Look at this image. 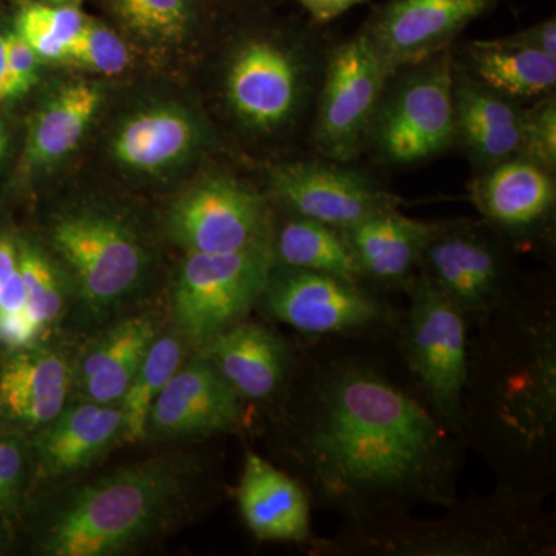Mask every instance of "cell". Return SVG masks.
<instances>
[{
	"label": "cell",
	"mask_w": 556,
	"mask_h": 556,
	"mask_svg": "<svg viewBox=\"0 0 556 556\" xmlns=\"http://www.w3.org/2000/svg\"><path fill=\"white\" fill-rule=\"evenodd\" d=\"M257 309L299 338L394 336L404 308L390 295L342 278L274 265Z\"/></svg>",
	"instance_id": "obj_8"
},
{
	"label": "cell",
	"mask_w": 556,
	"mask_h": 556,
	"mask_svg": "<svg viewBox=\"0 0 556 556\" xmlns=\"http://www.w3.org/2000/svg\"><path fill=\"white\" fill-rule=\"evenodd\" d=\"M346 164L328 159L278 163L269 169L268 199L277 211L339 230L401 206V197Z\"/></svg>",
	"instance_id": "obj_14"
},
{
	"label": "cell",
	"mask_w": 556,
	"mask_h": 556,
	"mask_svg": "<svg viewBox=\"0 0 556 556\" xmlns=\"http://www.w3.org/2000/svg\"><path fill=\"white\" fill-rule=\"evenodd\" d=\"M195 348L167 318L166 327L153 340L148 354L130 380L121 399L124 419V444L144 441L146 422L150 408L155 404L164 387L192 354Z\"/></svg>",
	"instance_id": "obj_30"
},
{
	"label": "cell",
	"mask_w": 556,
	"mask_h": 556,
	"mask_svg": "<svg viewBox=\"0 0 556 556\" xmlns=\"http://www.w3.org/2000/svg\"><path fill=\"white\" fill-rule=\"evenodd\" d=\"M167 318L159 309L135 308L86 336L73 357V396L119 404Z\"/></svg>",
	"instance_id": "obj_21"
},
{
	"label": "cell",
	"mask_w": 556,
	"mask_h": 556,
	"mask_svg": "<svg viewBox=\"0 0 556 556\" xmlns=\"http://www.w3.org/2000/svg\"><path fill=\"white\" fill-rule=\"evenodd\" d=\"M207 144L195 112L174 101H150L124 113L110 134V160L134 177L163 178L182 169Z\"/></svg>",
	"instance_id": "obj_19"
},
{
	"label": "cell",
	"mask_w": 556,
	"mask_h": 556,
	"mask_svg": "<svg viewBox=\"0 0 556 556\" xmlns=\"http://www.w3.org/2000/svg\"><path fill=\"white\" fill-rule=\"evenodd\" d=\"M104 101V89L91 80H68L50 91L28 127L17 167L21 181H33L64 163L89 134Z\"/></svg>",
	"instance_id": "obj_23"
},
{
	"label": "cell",
	"mask_w": 556,
	"mask_h": 556,
	"mask_svg": "<svg viewBox=\"0 0 556 556\" xmlns=\"http://www.w3.org/2000/svg\"><path fill=\"white\" fill-rule=\"evenodd\" d=\"M197 353L206 356L236 390L254 420L268 417L287 391L294 368L298 340L251 316L218 332Z\"/></svg>",
	"instance_id": "obj_20"
},
{
	"label": "cell",
	"mask_w": 556,
	"mask_h": 556,
	"mask_svg": "<svg viewBox=\"0 0 556 556\" xmlns=\"http://www.w3.org/2000/svg\"><path fill=\"white\" fill-rule=\"evenodd\" d=\"M463 437L496 484L547 500L556 485V294L517 288L470 329Z\"/></svg>",
	"instance_id": "obj_2"
},
{
	"label": "cell",
	"mask_w": 556,
	"mask_h": 556,
	"mask_svg": "<svg viewBox=\"0 0 556 556\" xmlns=\"http://www.w3.org/2000/svg\"><path fill=\"white\" fill-rule=\"evenodd\" d=\"M543 497L496 484L490 495L457 500L438 518L401 517L340 526L314 536L313 556H555V515Z\"/></svg>",
	"instance_id": "obj_4"
},
{
	"label": "cell",
	"mask_w": 556,
	"mask_h": 556,
	"mask_svg": "<svg viewBox=\"0 0 556 556\" xmlns=\"http://www.w3.org/2000/svg\"><path fill=\"white\" fill-rule=\"evenodd\" d=\"M39 2L51 3V5H76L80 7L83 0H39Z\"/></svg>",
	"instance_id": "obj_43"
},
{
	"label": "cell",
	"mask_w": 556,
	"mask_h": 556,
	"mask_svg": "<svg viewBox=\"0 0 556 556\" xmlns=\"http://www.w3.org/2000/svg\"><path fill=\"white\" fill-rule=\"evenodd\" d=\"M5 53L17 97H24L38 84L42 61L13 28L7 30Z\"/></svg>",
	"instance_id": "obj_37"
},
{
	"label": "cell",
	"mask_w": 556,
	"mask_h": 556,
	"mask_svg": "<svg viewBox=\"0 0 556 556\" xmlns=\"http://www.w3.org/2000/svg\"><path fill=\"white\" fill-rule=\"evenodd\" d=\"M273 266L269 244L230 254L185 252L172 278L170 324L199 350L257 309Z\"/></svg>",
	"instance_id": "obj_10"
},
{
	"label": "cell",
	"mask_w": 556,
	"mask_h": 556,
	"mask_svg": "<svg viewBox=\"0 0 556 556\" xmlns=\"http://www.w3.org/2000/svg\"><path fill=\"white\" fill-rule=\"evenodd\" d=\"M434 225L391 208L342 232L365 285L388 295L407 294Z\"/></svg>",
	"instance_id": "obj_24"
},
{
	"label": "cell",
	"mask_w": 556,
	"mask_h": 556,
	"mask_svg": "<svg viewBox=\"0 0 556 556\" xmlns=\"http://www.w3.org/2000/svg\"><path fill=\"white\" fill-rule=\"evenodd\" d=\"M394 342L439 419L463 437L470 324L452 300L417 274Z\"/></svg>",
	"instance_id": "obj_9"
},
{
	"label": "cell",
	"mask_w": 556,
	"mask_h": 556,
	"mask_svg": "<svg viewBox=\"0 0 556 556\" xmlns=\"http://www.w3.org/2000/svg\"><path fill=\"white\" fill-rule=\"evenodd\" d=\"M269 247L274 265L313 270L353 283H364L342 230L316 219L276 211Z\"/></svg>",
	"instance_id": "obj_27"
},
{
	"label": "cell",
	"mask_w": 556,
	"mask_h": 556,
	"mask_svg": "<svg viewBox=\"0 0 556 556\" xmlns=\"http://www.w3.org/2000/svg\"><path fill=\"white\" fill-rule=\"evenodd\" d=\"M464 68L490 89L521 102L554 93L556 58L508 43L503 38L473 40Z\"/></svg>",
	"instance_id": "obj_28"
},
{
	"label": "cell",
	"mask_w": 556,
	"mask_h": 556,
	"mask_svg": "<svg viewBox=\"0 0 556 556\" xmlns=\"http://www.w3.org/2000/svg\"><path fill=\"white\" fill-rule=\"evenodd\" d=\"M236 495L241 519L258 541L303 547L313 541L309 497L283 468L248 452Z\"/></svg>",
	"instance_id": "obj_25"
},
{
	"label": "cell",
	"mask_w": 556,
	"mask_h": 556,
	"mask_svg": "<svg viewBox=\"0 0 556 556\" xmlns=\"http://www.w3.org/2000/svg\"><path fill=\"white\" fill-rule=\"evenodd\" d=\"M266 430L277 463L313 508L345 525L455 504L466 463L416 386L394 336L299 338Z\"/></svg>",
	"instance_id": "obj_1"
},
{
	"label": "cell",
	"mask_w": 556,
	"mask_h": 556,
	"mask_svg": "<svg viewBox=\"0 0 556 556\" xmlns=\"http://www.w3.org/2000/svg\"><path fill=\"white\" fill-rule=\"evenodd\" d=\"M123 437L119 404H100L73 396L49 426L28 438L36 493L40 486L65 482L83 473L121 444Z\"/></svg>",
	"instance_id": "obj_22"
},
{
	"label": "cell",
	"mask_w": 556,
	"mask_h": 556,
	"mask_svg": "<svg viewBox=\"0 0 556 556\" xmlns=\"http://www.w3.org/2000/svg\"><path fill=\"white\" fill-rule=\"evenodd\" d=\"M223 2H251V0H223Z\"/></svg>",
	"instance_id": "obj_44"
},
{
	"label": "cell",
	"mask_w": 556,
	"mask_h": 556,
	"mask_svg": "<svg viewBox=\"0 0 556 556\" xmlns=\"http://www.w3.org/2000/svg\"><path fill=\"white\" fill-rule=\"evenodd\" d=\"M62 62L93 75L116 76L130 67L131 51L118 30L87 16Z\"/></svg>",
	"instance_id": "obj_34"
},
{
	"label": "cell",
	"mask_w": 556,
	"mask_h": 556,
	"mask_svg": "<svg viewBox=\"0 0 556 556\" xmlns=\"http://www.w3.org/2000/svg\"><path fill=\"white\" fill-rule=\"evenodd\" d=\"M274 214L268 195L229 175L212 174L172 201L164 229L185 252L230 254L269 244Z\"/></svg>",
	"instance_id": "obj_12"
},
{
	"label": "cell",
	"mask_w": 556,
	"mask_h": 556,
	"mask_svg": "<svg viewBox=\"0 0 556 556\" xmlns=\"http://www.w3.org/2000/svg\"><path fill=\"white\" fill-rule=\"evenodd\" d=\"M17 525L0 511V556L11 554L16 543Z\"/></svg>",
	"instance_id": "obj_41"
},
{
	"label": "cell",
	"mask_w": 556,
	"mask_h": 556,
	"mask_svg": "<svg viewBox=\"0 0 556 556\" xmlns=\"http://www.w3.org/2000/svg\"><path fill=\"white\" fill-rule=\"evenodd\" d=\"M453 100L456 142L477 174L518 156L525 112L521 102L490 89L456 62Z\"/></svg>",
	"instance_id": "obj_26"
},
{
	"label": "cell",
	"mask_w": 556,
	"mask_h": 556,
	"mask_svg": "<svg viewBox=\"0 0 556 556\" xmlns=\"http://www.w3.org/2000/svg\"><path fill=\"white\" fill-rule=\"evenodd\" d=\"M470 199L511 249L554 243L555 174L532 161L514 156L477 174Z\"/></svg>",
	"instance_id": "obj_18"
},
{
	"label": "cell",
	"mask_w": 556,
	"mask_h": 556,
	"mask_svg": "<svg viewBox=\"0 0 556 556\" xmlns=\"http://www.w3.org/2000/svg\"><path fill=\"white\" fill-rule=\"evenodd\" d=\"M314 24H329L367 0H298Z\"/></svg>",
	"instance_id": "obj_39"
},
{
	"label": "cell",
	"mask_w": 556,
	"mask_h": 556,
	"mask_svg": "<svg viewBox=\"0 0 556 556\" xmlns=\"http://www.w3.org/2000/svg\"><path fill=\"white\" fill-rule=\"evenodd\" d=\"M452 49L388 76L364 149L386 166H415L456 144Z\"/></svg>",
	"instance_id": "obj_7"
},
{
	"label": "cell",
	"mask_w": 556,
	"mask_h": 556,
	"mask_svg": "<svg viewBox=\"0 0 556 556\" xmlns=\"http://www.w3.org/2000/svg\"><path fill=\"white\" fill-rule=\"evenodd\" d=\"M86 20L80 7L24 0L14 13L11 28L35 50L40 61L62 62Z\"/></svg>",
	"instance_id": "obj_32"
},
{
	"label": "cell",
	"mask_w": 556,
	"mask_h": 556,
	"mask_svg": "<svg viewBox=\"0 0 556 556\" xmlns=\"http://www.w3.org/2000/svg\"><path fill=\"white\" fill-rule=\"evenodd\" d=\"M518 156L555 174L556 170V100L554 93L538 98L522 112L521 148Z\"/></svg>",
	"instance_id": "obj_36"
},
{
	"label": "cell",
	"mask_w": 556,
	"mask_h": 556,
	"mask_svg": "<svg viewBox=\"0 0 556 556\" xmlns=\"http://www.w3.org/2000/svg\"><path fill=\"white\" fill-rule=\"evenodd\" d=\"M17 252L33 329L39 342L58 338L75 299L70 278L38 232L17 229Z\"/></svg>",
	"instance_id": "obj_29"
},
{
	"label": "cell",
	"mask_w": 556,
	"mask_h": 556,
	"mask_svg": "<svg viewBox=\"0 0 556 556\" xmlns=\"http://www.w3.org/2000/svg\"><path fill=\"white\" fill-rule=\"evenodd\" d=\"M35 493L30 442L0 430V511L20 526Z\"/></svg>",
	"instance_id": "obj_35"
},
{
	"label": "cell",
	"mask_w": 556,
	"mask_h": 556,
	"mask_svg": "<svg viewBox=\"0 0 556 556\" xmlns=\"http://www.w3.org/2000/svg\"><path fill=\"white\" fill-rule=\"evenodd\" d=\"M321 70L316 42L303 33H252L232 47L226 61V108L252 134L292 130L311 101L316 102Z\"/></svg>",
	"instance_id": "obj_6"
},
{
	"label": "cell",
	"mask_w": 556,
	"mask_h": 556,
	"mask_svg": "<svg viewBox=\"0 0 556 556\" xmlns=\"http://www.w3.org/2000/svg\"><path fill=\"white\" fill-rule=\"evenodd\" d=\"M511 252L484 219L437 222L424 248L419 274L463 311L471 329L521 280Z\"/></svg>",
	"instance_id": "obj_11"
},
{
	"label": "cell",
	"mask_w": 556,
	"mask_h": 556,
	"mask_svg": "<svg viewBox=\"0 0 556 556\" xmlns=\"http://www.w3.org/2000/svg\"><path fill=\"white\" fill-rule=\"evenodd\" d=\"M10 152V135L7 127L3 126L2 121H0V164L7 160Z\"/></svg>",
	"instance_id": "obj_42"
},
{
	"label": "cell",
	"mask_w": 556,
	"mask_h": 556,
	"mask_svg": "<svg viewBox=\"0 0 556 556\" xmlns=\"http://www.w3.org/2000/svg\"><path fill=\"white\" fill-rule=\"evenodd\" d=\"M503 0H387L362 35L387 76L452 49L457 36Z\"/></svg>",
	"instance_id": "obj_16"
},
{
	"label": "cell",
	"mask_w": 556,
	"mask_h": 556,
	"mask_svg": "<svg viewBox=\"0 0 556 556\" xmlns=\"http://www.w3.org/2000/svg\"><path fill=\"white\" fill-rule=\"evenodd\" d=\"M503 39L514 46L540 51L547 56L556 58V20L555 16L530 25L525 30L503 36Z\"/></svg>",
	"instance_id": "obj_38"
},
{
	"label": "cell",
	"mask_w": 556,
	"mask_h": 556,
	"mask_svg": "<svg viewBox=\"0 0 556 556\" xmlns=\"http://www.w3.org/2000/svg\"><path fill=\"white\" fill-rule=\"evenodd\" d=\"M5 38L7 30H0V108L3 102L20 98L13 79H11L9 64H7Z\"/></svg>",
	"instance_id": "obj_40"
},
{
	"label": "cell",
	"mask_w": 556,
	"mask_h": 556,
	"mask_svg": "<svg viewBox=\"0 0 556 556\" xmlns=\"http://www.w3.org/2000/svg\"><path fill=\"white\" fill-rule=\"evenodd\" d=\"M75 348L58 338L0 351V430L31 438L73 397Z\"/></svg>",
	"instance_id": "obj_17"
},
{
	"label": "cell",
	"mask_w": 556,
	"mask_h": 556,
	"mask_svg": "<svg viewBox=\"0 0 556 556\" xmlns=\"http://www.w3.org/2000/svg\"><path fill=\"white\" fill-rule=\"evenodd\" d=\"M204 471L189 456H155L67 486L22 515L40 556H112L164 535L195 511Z\"/></svg>",
	"instance_id": "obj_3"
},
{
	"label": "cell",
	"mask_w": 556,
	"mask_h": 556,
	"mask_svg": "<svg viewBox=\"0 0 556 556\" xmlns=\"http://www.w3.org/2000/svg\"><path fill=\"white\" fill-rule=\"evenodd\" d=\"M387 78L361 31L332 47L321 70L313 121L314 148L324 159L350 163L364 150Z\"/></svg>",
	"instance_id": "obj_13"
},
{
	"label": "cell",
	"mask_w": 556,
	"mask_h": 556,
	"mask_svg": "<svg viewBox=\"0 0 556 556\" xmlns=\"http://www.w3.org/2000/svg\"><path fill=\"white\" fill-rule=\"evenodd\" d=\"M39 342L27 316L17 229L0 225V351Z\"/></svg>",
	"instance_id": "obj_33"
},
{
	"label": "cell",
	"mask_w": 556,
	"mask_h": 556,
	"mask_svg": "<svg viewBox=\"0 0 556 556\" xmlns=\"http://www.w3.org/2000/svg\"><path fill=\"white\" fill-rule=\"evenodd\" d=\"M73 288L67 327L79 336L135 308L159 273V252L135 215L101 199L51 208L38 232ZM65 327V328H67Z\"/></svg>",
	"instance_id": "obj_5"
},
{
	"label": "cell",
	"mask_w": 556,
	"mask_h": 556,
	"mask_svg": "<svg viewBox=\"0 0 556 556\" xmlns=\"http://www.w3.org/2000/svg\"><path fill=\"white\" fill-rule=\"evenodd\" d=\"M252 426L251 413L236 390L195 351L150 408L144 441H203Z\"/></svg>",
	"instance_id": "obj_15"
},
{
	"label": "cell",
	"mask_w": 556,
	"mask_h": 556,
	"mask_svg": "<svg viewBox=\"0 0 556 556\" xmlns=\"http://www.w3.org/2000/svg\"><path fill=\"white\" fill-rule=\"evenodd\" d=\"M105 9L124 38L153 49L181 46L199 27L195 0H105Z\"/></svg>",
	"instance_id": "obj_31"
}]
</instances>
